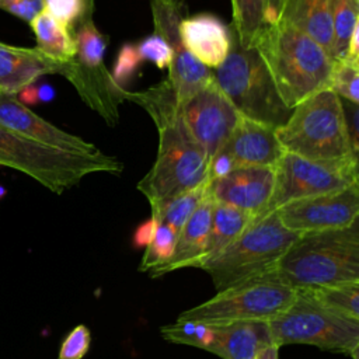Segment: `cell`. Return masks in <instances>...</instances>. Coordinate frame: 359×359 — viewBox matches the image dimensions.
I'll return each instance as SVG.
<instances>
[{
    "label": "cell",
    "instance_id": "obj_13",
    "mask_svg": "<svg viewBox=\"0 0 359 359\" xmlns=\"http://www.w3.org/2000/svg\"><path fill=\"white\" fill-rule=\"evenodd\" d=\"M282 224L297 234L349 227L359 220V182L344 189L287 202L276 209Z\"/></svg>",
    "mask_w": 359,
    "mask_h": 359
},
{
    "label": "cell",
    "instance_id": "obj_24",
    "mask_svg": "<svg viewBox=\"0 0 359 359\" xmlns=\"http://www.w3.org/2000/svg\"><path fill=\"white\" fill-rule=\"evenodd\" d=\"M252 219L254 217H251L248 213L240 209H236L226 203L215 202L212 210L209 243L202 265L213 259L229 244H231L243 233V230L250 224Z\"/></svg>",
    "mask_w": 359,
    "mask_h": 359
},
{
    "label": "cell",
    "instance_id": "obj_2",
    "mask_svg": "<svg viewBox=\"0 0 359 359\" xmlns=\"http://www.w3.org/2000/svg\"><path fill=\"white\" fill-rule=\"evenodd\" d=\"M287 108L328 88L334 59L306 34L283 22L266 24L254 46Z\"/></svg>",
    "mask_w": 359,
    "mask_h": 359
},
{
    "label": "cell",
    "instance_id": "obj_20",
    "mask_svg": "<svg viewBox=\"0 0 359 359\" xmlns=\"http://www.w3.org/2000/svg\"><path fill=\"white\" fill-rule=\"evenodd\" d=\"M213 203V199L206 194L180 230L171 258L164 266L156 271L151 278L181 268H201L209 243Z\"/></svg>",
    "mask_w": 359,
    "mask_h": 359
},
{
    "label": "cell",
    "instance_id": "obj_27",
    "mask_svg": "<svg viewBox=\"0 0 359 359\" xmlns=\"http://www.w3.org/2000/svg\"><path fill=\"white\" fill-rule=\"evenodd\" d=\"M307 290L331 311L359 321V282Z\"/></svg>",
    "mask_w": 359,
    "mask_h": 359
},
{
    "label": "cell",
    "instance_id": "obj_4",
    "mask_svg": "<svg viewBox=\"0 0 359 359\" xmlns=\"http://www.w3.org/2000/svg\"><path fill=\"white\" fill-rule=\"evenodd\" d=\"M276 137L285 151L307 160L358 157L342 98L330 88L320 90L293 107L286 122L276 128Z\"/></svg>",
    "mask_w": 359,
    "mask_h": 359
},
{
    "label": "cell",
    "instance_id": "obj_19",
    "mask_svg": "<svg viewBox=\"0 0 359 359\" xmlns=\"http://www.w3.org/2000/svg\"><path fill=\"white\" fill-rule=\"evenodd\" d=\"M63 63L45 56L36 48L0 42V93L17 95L43 74H60Z\"/></svg>",
    "mask_w": 359,
    "mask_h": 359
},
{
    "label": "cell",
    "instance_id": "obj_8",
    "mask_svg": "<svg viewBox=\"0 0 359 359\" xmlns=\"http://www.w3.org/2000/svg\"><path fill=\"white\" fill-rule=\"evenodd\" d=\"M268 324L272 342L279 348L307 344L358 359L359 321L331 311L307 289H296L292 304Z\"/></svg>",
    "mask_w": 359,
    "mask_h": 359
},
{
    "label": "cell",
    "instance_id": "obj_23",
    "mask_svg": "<svg viewBox=\"0 0 359 359\" xmlns=\"http://www.w3.org/2000/svg\"><path fill=\"white\" fill-rule=\"evenodd\" d=\"M35 38L36 49L57 63H67L76 53L73 34L59 24L45 8L29 22Z\"/></svg>",
    "mask_w": 359,
    "mask_h": 359
},
{
    "label": "cell",
    "instance_id": "obj_31",
    "mask_svg": "<svg viewBox=\"0 0 359 359\" xmlns=\"http://www.w3.org/2000/svg\"><path fill=\"white\" fill-rule=\"evenodd\" d=\"M328 88L352 104H359V62L337 59L332 63Z\"/></svg>",
    "mask_w": 359,
    "mask_h": 359
},
{
    "label": "cell",
    "instance_id": "obj_12",
    "mask_svg": "<svg viewBox=\"0 0 359 359\" xmlns=\"http://www.w3.org/2000/svg\"><path fill=\"white\" fill-rule=\"evenodd\" d=\"M178 102L187 129L210 161L227 142L240 114L213 79Z\"/></svg>",
    "mask_w": 359,
    "mask_h": 359
},
{
    "label": "cell",
    "instance_id": "obj_25",
    "mask_svg": "<svg viewBox=\"0 0 359 359\" xmlns=\"http://www.w3.org/2000/svg\"><path fill=\"white\" fill-rule=\"evenodd\" d=\"M266 0H231L233 22L230 29L240 45L252 48L266 22Z\"/></svg>",
    "mask_w": 359,
    "mask_h": 359
},
{
    "label": "cell",
    "instance_id": "obj_16",
    "mask_svg": "<svg viewBox=\"0 0 359 359\" xmlns=\"http://www.w3.org/2000/svg\"><path fill=\"white\" fill-rule=\"evenodd\" d=\"M0 126L25 139L66 151L83 154L101 151L93 143L46 122L13 94L0 93Z\"/></svg>",
    "mask_w": 359,
    "mask_h": 359
},
{
    "label": "cell",
    "instance_id": "obj_37",
    "mask_svg": "<svg viewBox=\"0 0 359 359\" xmlns=\"http://www.w3.org/2000/svg\"><path fill=\"white\" fill-rule=\"evenodd\" d=\"M286 0H266V8H265V15H266V22L273 24L279 20L280 13L283 10Z\"/></svg>",
    "mask_w": 359,
    "mask_h": 359
},
{
    "label": "cell",
    "instance_id": "obj_33",
    "mask_svg": "<svg viewBox=\"0 0 359 359\" xmlns=\"http://www.w3.org/2000/svg\"><path fill=\"white\" fill-rule=\"evenodd\" d=\"M142 60L151 62L158 69H165L170 66L172 53L167 42L157 34H151L142 39V42L136 46Z\"/></svg>",
    "mask_w": 359,
    "mask_h": 359
},
{
    "label": "cell",
    "instance_id": "obj_41",
    "mask_svg": "<svg viewBox=\"0 0 359 359\" xmlns=\"http://www.w3.org/2000/svg\"><path fill=\"white\" fill-rule=\"evenodd\" d=\"M7 194V189L3 187V185H0V199L1 198H4V195Z\"/></svg>",
    "mask_w": 359,
    "mask_h": 359
},
{
    "label": "cell",
    "instance_id": "obj_7",
    "mask_svg": "<svg viewBox=\"0 0 359 359\" xmlns=\"http://www.w3.org/2000/svg\"><path fill=\"white\" fill-rule=\"evenodd\" d=\"M299 234L286 229L276 210L254 217L243 233L219 255L201 266L206 271L216 292L276 268Z\"/></svg>",
    "mask_w": 359,
    "mask_h": 359
},
{
    "label": "cell",
    "instance_id": "obj_14",
    "mask_svg": "<svg viewBox=\"0 0 359 359\" xmlns=\"http://www.w3.org/2000/svg\"><path fill=\"white\" fill-rule=\"evenodd\" d=\"M154 34L160 35L171 49L172 59L167 80L172 86L178 101L187 98L212 79V70L199 63L184 46L180 24L187 17L184 0H150Z\"/></svg>",
    "mask_w": 359,
    "mask_h": 359
},
{
    "label": "cell",
    "instance_id": "obj_36",
    "mask_svg": "<svg viewBox=\"0 0 359 359\" xmlns=\"http://www.w3.org/2000/svg\"><path fill=\"white\" fill-rule=\"evenodd\" d=\"M154 230H156V220L153 217H150L147 222L142 223L136 233H135V237H133V243L137 245V247H147V244L151 241L153 238V234H154Z\"/></svg>",
    "mask_w": 359,
    "mask_h": 359
},
{
    "label": "cell",
    "instance_id": "obj_17",
    "mask_svg": "<svg viewBox=\"0 0 359 359\" xmlns=\"http://www.w3.org/2000/svg\"><path fill=\"white\" fill-rule=\"evenodd\" d=\"M219 153L227 157L231 167H275L285 150L276 137V128L240 115L231 135Z\"/></svg>",
    "mask_w": 359,
    "mask_h": 359
},
{
    "label": "cell",
    "instance_id": "obj_28",
    "mask_svg": "<svg viewBox=\"0 0 359 359\" xmlns=\"http://www.w3.org/2000/svg\"><path fill=\"white\" fill-rule=\"evenodd\" d=\"M160 332L170 342L191 345L205 351L210 349L215 339V327L195 320L177 318L174 324L161 327Z\"/></svg>",
    "mask_w": 359,
    "mask_h": 359
},
{
    "label": "cell",
    "instance_id": "obj_22",
    "mask_svg": "<svg viewBox=\"0 0 359 359\" xmlns=\"http://www.w3.org/2000/svg\"><path fill=\"white\" fill-rule=\"evenodd\" d=\"M278 21L314 39L334 59L331 0H286Z\"/></svg>",
    "mask_w": 359,
    "mask_h": 359
},
{
    "label": "cell",
    "instance_id": "obj_1",
    "mask_svg": "<svg viewBox=\"0 0 359 359\" xmlns=\"http://www.w3.org/2000/svg\"><path fill=\"white\" fill-rule=\"evenodd\" d=\"M125 101L140 105L158 132L154 164L137 182L150 206L208 184L209 157L187 129L170 81L165 79L143 91L126 90Z\"/></svg>",
    "mask_w": 359,
    "mask_h": 359
},
{
    "label": "cell",
    "instance_id": "obj_32",
    "mask_svg": "<svg viewBox=\"0 0 359 359\" xmlns=\"http://www.w3.org/2000/svg\"><path fill=\"white\" fill-rule=\"evenodd\" d=\"M142 62L143 60H142L136 46L132 45V43H125L119 49L115 65H114L112 72H111V76H112L114 81L119 87L126 88V86L130 83V80L139 72V67H140Z\"/></svg>",
    "mask_w": 359,
    "mask_h": 359
},
{
    "label": "cell",
    "instance_id": "obj_30",
    "mask_svg": "<svg viewBox=\"0 0 359 359\" xmlns=\"http://www.w3.org/2000/svg\"><path fill=\"white\" fill-rule=\"evenodd\" d=\"M45 10L72 34L86 21L93 20L94 0H43Z\"/></svg>",
    "mask_w": 359,
    "mask_h": 359
},
{
    "label": "cell",
    "instance_id": "obj_5",
    "mask_svg": "<svg viewBox=\"0 0 359 359\" xmlns=\"http://www.w3.org/2000/svg\"><path fill=\"white\" fill-rule=\"evenodd\" d=\"M0 165L18 170L55 194L77 185L94 172L119 175L123 164L114 156L83 154L60 150L18 136L0 126Z\"/></svg>",
    "mask_w": 359,
    "mask_h": 359
},
{
    "label": "cell",
    "instance_id": "obj_38",
    "mask_svg": "<svg viewBox=\"0 0 359 359\" xmlns=\"http://www.w3.org/2000/svg\"><path fill=\"white\" fill-rule=\"evenodd\" d=\"M20 97H18V101L22 102L24 105H34L39 101L38 98V87L34 86V84H29L27 87H24L20 93Z\"/></svg>",
    "mask_w": 359,
    "mask_h": 359
},
{
    "label": "cell",
    "instance_id": "obj_21",
    "mask_svg": "<svg viewBox=\"0 0 359 359\" xmlns=\"http://www.w3.org/2000/svg\"><path fill=\"white\" fill-rule=\"evenodd\" d=\"M213 327L215 339L209 352L222 359H257L273 344L268 321H237Z\"/></svg>",
    "mask_w": 359,
    "mask_h": 359
},
{
    "label": "cell",
    "instance_id": "obj_9",
    "mask_svg": "<svg viewBox=\"0 0 359 359\" xmlns=\"http://www.w3.org/2000/svg\"><path fill=\"white\" fill-rule=\"evenodd\" d=\"M296 289L285 283L275 269L236 283L182 311L178 318L210 325L237 321H271L293 302Z\"/></svg>",
    "mask_w": 359,
    "mask_h": 359
},
{
    "label": "cell",
    "instance_id": "obj_6",
    "mask_svg": "<svg viewBox=\"0 0 359 359\" xmlns=\"http://www.w3.org/2000/svg\"><path fill=\"white\" fill-rule=\"evenodd\" d=\"M230 35L229 55L219 67L212 70L215 83L240 115L279 128L286 122L292 109L280 100L255 48L240 45L231 29Z\"/></svg>",
    "mask_w": 359,
    "mask_h": 359
},
{
    "label": "cell",
    "instance_id": "obj_35",
    "mask_svg": "<svg viewBox=\"0 0 359 359\" xmlns=\"http://www.w3.org/2000/svg\"><path fill=\"white\" fill-rule=\"evenodd\" d=\"M0 8L31 22L43 8V0H0Z\"/></svg>",
    "mask_w": 359,
    "mask_h": 359
},
{
    "label": "cell",
    "instance_id": "obj_40",
    "mask_svg": "<svg viewBox=\"0 0 359 359\" xmlns=\"http://www.w3.org/2000/svg\"><path fill=\"white\" fill-rule=\"evenodd\" d=\"M278 353H279V346H276L275 344H272L271 346H268L266 349H264L257 359H278Z\"/></svg>",
    "mask_w": 359,
    "mask_h": 359
},
{
    "label": "cell",
    "instance_id": "obj_11",
    "mask_svg": "<svg viewBox=\"0 0 359 359\" xmlns=\"http://www.w3.org/2000/svg\"><path fill=\"white\" fill-rule=\"evenodd\" d=\"M359 182L358 157L314 161L285 151L275 165L273 192L266 212L309 196L344 189Z\"/></svg>",
    "mask_w": 359,
    "mask_h": 359
},
{
    "label": "cell",
    "instance_id": "obj_26",
    "mask_svg": "<svg viewBox=\"0 0 359 359\" xmlns=\"http://www.w3.org/2000/svg\"><path fill=\"white\" fill-rule=\"evenodd\" d=\"M359 27V0H331L334 60L345 59L353 29Z\"/></svg>",
    "mask_w": 359,
    "mask_h": 359
},
{
    "label": "cell",
    "instance_id": "obj_29",
    "mask_svg": "<svg viewBox=\"0 0 359 359\" xmlns=\"http://www.w3.org/2000/svg\"><path fill=\"white\" fill-rule=\"evenodd\" d=\"M177 237L178 234L168 229L165 224L156 222V230L143 254L140 271H147L151 276L156 271L164 266L174 252Z\"/></svg>",
    "mask_w": 359,
    "mask_h": 359
},
{
    "label": "cell",
    "instance_id": "obj_3",
    "mask_svg": "<svg viewBox=\"0 0 359 359\" xmlns=\"http://www.w3.org/2000/svg\"><path fill=\"white\" fill-rule=\"evenodd\" d=\"M275 271L293 289L359 282V220L345 229L299 234Z\"/></svg>",
    "mask_w": 359,
    "mask_h": 359
},
{
    "label": "cell",
    "instance_id": "obj_39",
    "mask_svg": "<svg viewBox=\"0 0 359 359\" xmlns=\"http://www.w3.org/2000/svg\"><path fill=\"white\" fill-rule=\"evenodd\" d=\"M55 97V90L49 86V84H42L38 87V98L39 101L48 102L50 100H53Z\"/></svg>",
    "mask_w": 359,
    "mask_h": 359
},
{
    "label": "cell",
    "instance_id": "obj_18",
    "mask_svg": "<svg viewBox=\"0 0 359 359\" xmlns=\"http://www.w3.org/2000/svg\"><path fill=\"white\" fill-rule=\"evenodd\" d=\"M180 36L185 49L210 70L219 67L230 50V28L213 14L184 17L180 24Z\"/></svg>",
    "mask_w": 359,
    "mask_h": 359
},
{
    "label": "cell",
    "instance_id": "obj_15",
    "mask_svg": "<svg viewBox=\"0 0 359 359\" xmlns=\"http://www.w3.org/2000/svg\"><path fill=\"white\" fill-rule=\"evenodd\" d=\"M275 167L238 165L206 184V194L213 202L226 203L251 217L265 215L273 192Z\"/></svg>",
    "mask_w": 359,
    "mask_h": 359
},
{
    "label": "cell",
    "instance_id": "obj_34",
    "mask_svg": "<svg viewBox=\"0 0 359 359\" xmlns=\"http://www.w3.org/2000/svg\"><path fill=\"white\" fill-rule=\"evenodd\" d=\"M91 335L86 325H76L63 339L59 351V359H83L88 352Z\"/></svg>",
    "mask_w": 359,
    "mask_h": 359
},
{
    "label": "cell",
    "instance_id": "obj_10",
    "mask_svg": "<svg viewBox=\"0 0 359 359\" xmlns=\"http://www.w3.org/2000/svg\"><path fill=\"white\" fill-rule=\"evenodd\" d=\"M73 36L76 53L70 62L63 63L60 74L73 84L87 107L109 126H115L119 121V105L125 101L128 88L119 87L105 66L108 39L93 20L79 25Z\"/></svg>",
    "mask_w": 359,
    "mask_h": 359
}]
</instances>
